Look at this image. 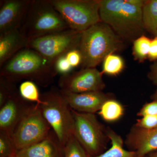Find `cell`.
Here are the masks:
<instances>
[{
	"instance_id": "obj_13",
	"label": "cell",
	"mask_w": 157,
	"mask_h": 157,
	"mask_svg": "<svg viewBox=\"0 0 157 157\" xmlns=\"http://www.w3.org/2000/svg\"><path fill=\"white\" fill-rule=\"evenodd\" d=\"M60 91L71 109L83 113L94 114L99 111L105 101L110 99L109 96L102 91L78 94Z\"/></svg>"
},
{
	"instance_id": "obj_25",
	"label": "cell",
	"mask_w": 157,
	"mask_h": 157,
	"mask_svg": "<svg viewBox=\"0 0 157 157\" xmlns=\"http://www.w3.org/2000/svg\"><path fill=\"white\" fill-rule=\"evenodd\" d=\"M18 90L15 83L0 76V107Z\"/></svg>"
},
{
	"instance_id": "obj_14",
	"label": "cell",
	"mask_w": 157,
	"mask_h": 157,
	"mask_svg": "<svg viewBox=\"0 0 157 157\" xmlns=\"http://www.w3.org/2000/svg\"><path fill=\"white\" fill-rule=\"evenodd\" d=\"M126 143L137 153V157H144L157 150V127L145 129L135 125L128 135Z\"/></svg>"
},
{
	"instance_id": "obj_11",
	"label": "cell",
	"mask_w": 157,
	"mask_h": 157,
	"mask_svg": "<svg viewBox=\"0 0 157 157\" xmlns=\"http://www.w3.org/2000/svg\"><path fill=\"white\" fill-rule=\"evenodd\" d=\"M33 0L0 1V34L19 29Z\"/></svg>"
},
{
	"instance_id": "obj_4",
	"label": "cell",
	"mask_w": 157,
	"mask_h": 157,
	"mask_svg": "<svg viewBox=\"0 0 157 157\" xmlns=\"http://www.w3.org/2000/svg\"><path fill=\"white\" fill-rule=\"evenodd\" d=\"M69 29L50 0H33L19 30L29 40Z\"/></svg>"
},
{
	"instance_id": "obj_28",
	"label": "cell",
	"mask_w": 157,
	"mask_h": 157,
	"mask_svg": "<svg viewBox=\"0 0 157 157\" xmlns=\"http://www.w3.org/2000/svg\"><path fill=\"white\" fill-rule=\"evenodd\" d=\"M65 56L73 68L76 67L81 64L82 56L78 49L70 51L67 53Z\"/></svg>"
},
{
	"instance_id": "obj_16",
	"label": "cell",
	"mask_w": 157,
	"mask_h": 157,
	"mask_svg": "<svg viewBox=\"0 0 157 157\" xmlns=\"http://www.w3.org/2000/svg\"><path fill=\"white\" fill-rule=\"evenodd\" d=\"M28 42L19 29L0 34V67L17 52L27 48Z\"/></svg>"
},
{
	"instance_id": "obj_22",
	"label": "cell",
	"mask_w": 157,
	"mask_h": 157,
	"mask_svg": "<svg viewBox=\"0 0 157 157\" xmlns=\"http://www.w3.org/2000/svg\"><path fill=\"white\" fill-rule=\"evenodd\" d=\"M63 157H91L74 135L71 136L64 147Z\"/></svg>"
},
{
	"instance_id": "obj_27",
	"label": "cell",
	"mask_w": 157,
	"mask_h": 157,
	"mask_svg": "<svg viewBox=\"0 0 157 157\" xmlns=\"http://www.w3.org/2000/svg\"><path fill=\"white\" fill-rule=\"evenodd\" d=\"M136 126L145 129H151L157 127V115L145 116L137 120Z\"/></svg>"
},
{
	"instance_id": "obj_19",
	"label": "cell",
	"mask_w": 157,
	"mask_h": 157,
	"mask_svg": "<svg viewBox=\"0 0 157 157\" xmlns=\"http://www.w3.org/2000/svg\"><path fill=\"white\" fill-rule=\"evenodd\" d=\"M144 28L154 34L157 26V0L146 1L142 8Z\"/></svg>"
},
{
	"instance_id": "obj_7",
	"label": "cell",
	"mask_w": 157,
	"mask_h": 157,
	"mask_svg": "<svg viewBox=\"0 0 157 157\" xmlns=\"http://www.w3.org/2000/svg\"><path fill=\"white\" fill-rule=\"evenodd\" d=\"M72 110L74 119V137L91 156L101 154L109 140L107 130L95 114Z\"/></svg>"
},
{
	"instance_id": "obj_18",
	"label": "cell",
	"mask_w": 157,
	"mask_h": 157,
	"mask_svg": "<svg viewBox=\"0 0 157 157\" xmlns=\"http://www.w3.org/2000/svg\"><path fill=\"white\" fill-rule=\"evenodd\" d=\"M124 113L122 105L118 101L111 98L104 102L99 112L103 119L109 122L119 120Z\"/></svg>"
},
{
	"instance_id": "obj_30",
	"label": "cell",
	"mask_w": 157,
	"mask_h": 157,
	"mask_svg": "<svg viewBox=\"0 0 157 157\" xmlns=\"http://www.w3.org/2000/svg\"><path fill=\"white\" fill-rule=\"evenodd\" d=\"M148 56L152 60L157 59V37L151 40Z\"/></svg>"
},
{
	"instance_id": "obj_1",
	"label": "cell",
	"mask_w": 157,
	"mask_h": 157,
	"mask_svg": "<svg viewBox=\"0 0 157 157\" xmlns=\"http://www.w3.org/2000/svg\"><path fill=\"white\" fill-rule=\"evenodd\" d=\"M0 68V76L11 82L28 80L43 87L53 83L58 74L54 65L28 48L17 52Z\"/></svg>"
},
{
	"instance_id": "obj_3",
	"label": "cell",
	"mask_w": 157,
	"mask_h": 157,
	"mask_svg": "<svg viewBox=\"0 0 157 157\" xmlns=\"http://www.w3.org/2000/svg\"><path fill=\"white\" fill-rule=\"evenodd\" d=\"M120 38L102 21L82 32L78 48L82 67L85 69L96 68L107 56L120 50L122 45Z\"/></svg>"
},
{
	"instance_id": "obj_2",
	"label": "cell",
	"mask_w": 157,
	"mask_h": 157,
	"mask_svg": "<svg viewBox=\"0 0 157 157\" xmlns=\"http://www.w3.org/2000/svg\"><path fill=\"white\" fill-rule=\"evenodd\" d=\"M99 14L102 22L109 26L120 38L135 40L142 36V8L127 0H100Z\"/></svg>"
},
{
	"instance_id": "obj_31",
	"label": "cell",
	"mask_w": 157,
	"mask_h": 157,
	"mask_svg": "<svg viewBox=\"0 0 157 157\" xmlns=\"http://www.w3.org/2000/svg\"><path fill=\"white\" fill-rule=\"evenodd\" d=\"M127 1L128 2L133 6H137L141 8H143L146 2V1H141V0H127Z\"/></svg>"
},
{
	"instance_id": "obj_10",
	"label": "cell",
	"mask_w": 157,
	"mask_h": 157,
	"mask_svg": "<svg viewBox=\"0 0 157 157\" xmlns=\"http://www.w3.org/2000/svg\"><path fill=\"white\" fill-rule=\"evenodd\" d=\"M58 83L61 90L78 94L102 91L105 87L102 73L96 68H85L62 75Z\"/></svg>"
},
{
	"instance_id": "obj_24",
	"label": "cell",
	"mask_w": 157,
	"mask_h": 157,
	"mask_svg": "<svg viewBox=\"0 0 157 157\" xmlns=\"http://www.w3.org/2000/svg\"><path fill=\"white\" fill-rule=\"evenodd\" d=\"M17 152L11 135L0 131V157H16Z\"/></svg>"
},
{
	"instance_id": "obj_23",
	"label": "cell",
	"mask_w": 157,
	"mask_h": 157,
	"mask_svg": "<svg viewBox=\"0 0 157 157\" xmlns=\"http://www.w3.org/2000/svg\"><path fill=\"white\" fill-rule=\"evenodd\" d=\"M151 40L142 35L134 40L133 54L135 58L142 61L148 56Z\"/></svg>"
},
{
	"instance_id": "obj_34",
	"label": "cell",
	"mask_w": 157,
	"mask_h": 157,
	"mask_svg": "<svg viewBox=\"0 0 157 157\" xmlns=\"http://www.w3.org/2000/svg\"><path fill=\"white\" fill-rule=\"evenodd\" d=\"M154 34L156 36V37H157V26L156 28L155 29V30L154 33Z\"/></svg>"
},
{
	"instance_id": "obj_20",
	"label": "cell",
	"mask_w": 157,
	"mask_h": 157,
	"mask_svg": "<svg viewBox=\"0 0 157 157\" xmlns=\"http://www.w3.org/2000/svg\"><path fill=\"white\" fill-rule=\"evenodd\" d=\"M124 67L123 59L117 55L107 56L103 62V73L110 76H116L121 73Z\"/></svg>"
},
{
	"instance_id": "obj_26",
	"label": "cell",
	"mask_w": 157,
	"mask_h": 157,
	"mask_svg": "<svg viewBox=\"0 0 157 157\" xmlns=\"http://www.w3.org/2000/svg\"><path fill=\"white\" fill-rule=\"evenodd\" d=\"M54 66L58 74L60 73L62 75L71 73L73 69L65 55L59 58L55 63Z\"/></svg>"
},
{
	"instance_id": "obj_29",
	"label": "cell",
	"mask_w": 157,
	"mask_h": 157,
	"mask_svg": "<svg viewBox=\"0 0 157 157\" xmlns=\"http://www.w3.org/2000/svg\"><path fill=\"white\" fill-rule=\"evenodd\" d=\"M139 116L157 115V100L145 104L138 113Z\"/></svg>"
},
{
	"instance_id": "obj_8",
	"label": "cell",
	"mask_w": 157,
	"mask_h": 157,
	"mask_svg": "<svg viewBox=\"0 0 157 157\" xmlns=\"http://www.w3.org/2000/svg\"><path fill=\"white\" fill-rule=\"evenodd\" d=\"M50 126L42 114L39 104H31L11 135L17 151L26 148L47 137Z\"/></svg>"
},
{
	"instance_id": "obj_32",
	"label": "cell",
	"mask_w": 157,
	"mask_h": 157,
	"mask_svg": "<svg viewBox=\"0 0 157 157\" xmlns=\"http://www.w3.org/2000/svg\"><path fill=\"white\" fill-rule=\"evenodd\" d=\"M153 78L157 86L156 91L154 95V98L155 100H157V67L155 69V72L154 73Z\"/></svg>"
},
{
	"instance_id": "obj_12",
	"label": "cell",
	"mask_w": 157,
	"mask_h": 157,
	"mask_svg": "<svg viewBox=\"0 0 157 157\" xmlns=\"http://www.w3.org/2000/svg\"><path fill=\"white\" fill-rule=\"evenodd\" d=\"M31 104L21 96L19 90L0 107V131L11 135Z\"/></svg>"
},
{
	"instance_id": "obj_9",
	"label": "cell",
	"mask_w": 157,
	"mask_h": 157,
	"mask_svg": "<svg viewBox=\"0 0 157 157\" xmlns=\"http://www.w3.org/2000/svg\"><path fill=\"white\" fill-rule=\"evenodd\" d=\"M82 33L69 29L29 40L27 48L36 51L51 63L73 49H78Z\"/></svg>"
},
{
	"instance_id": "obj_15",
	"label": "cell",
	"mask_w": 157,
	"mask_h": 157,
	"mask_svg": "<svg viewBox=\"0 0 157 157\" xmlns=\"http://www.w3.org/2000/svg\"><path fill=\"white\" fill-rule=\"evenodd\" d=\"M64 147L55 134L51 132L47 137L33 145L17 151L16 157H63Z\"/></svg>"
},
{
	"instance_id": "obj_5",
	"label": "cell",
	"mask_w": 157,
	"mask_h": 157,
	"mask_svg": "<svg viewBox=\"0 0 157 157\" xmlns=\"http://www.w3.org/2000/svg\"><path fill=\"white\" fill-rule=\"evenodd\" d=\"M39 104L43 116L53 129L63 147L73 135L74 119L70 108L59 89L53 87L41 94Z\"/></svg>"
},
{
	"instance_id": "obj_6",
	"label": "cell",
	"mask_w": 157,
	"mask_h": 157,
	"mask_svg": "<svg viewBox=\"0 0 157 157\" xmlns=\"http://www.w3.org/2000/svg\"><path fill=\"white\" fill-rule=\"evenodd\" d=\"M100 0H50L70 29L82 33L101 21Z\"/></svg>"
},
{
	"instance_id": "obj_33",
	"label": "cell",
	"mask_w": 157,
	"mask_h": 157,
	"mask_svg": "<svg viewBox=\"0 0 157 157\" xmlns=\"http://www.w3.org/2000/svg\"><path fill=\"white\" fill-rule=\"evenodd\" d=\"M147 157H157V151L151 154L149 156Z\"/></svg>"
},
{
	"instance_id": "obj_17",
	"label": "cell",
	"mask_w": 157,
	"mask_h": 157,
	"mask_svg": "<svg viewBox=\"0 0 157 157\" xmlns=\"http://www.w3.org/2000/svg\"><path fill=\"white\" fill-rule=\"evenodd\" d=\"M107 134L111 141V147L105 152L91 157H137L135 151L124 148L123 140L119 135L109 128L107 129Z\"/></svg>"
},
{
	"instance_id": "obj_21",
	"label": "cell",
	"mask_w": 157,
	"mask_h": 157,
	"mask_svg": "<svg viewBox=\"0 0 157 157\" xmlns=\"http://www.w3.org/2000/svg\"><path fill=\"white\" fill-rule=\"evenodd\" d=\"M19 92L21 96L26 101L38 104H40L42 102L37 84L33 82L24 81L20 85Z\"/></svg>"
}]
</instances>
